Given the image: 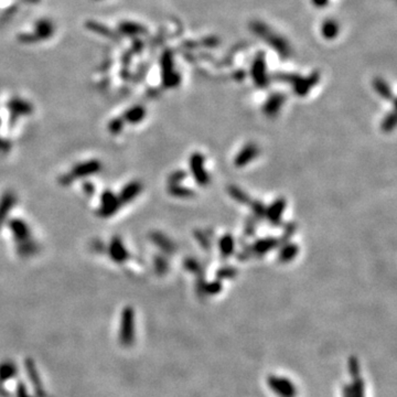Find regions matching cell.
Here are the masks:
<instances>
[{
  "label": "cell",
  "instance_id": "1",
  "mask_svg": "<svg viewBox=\"0 0 397 397\" xmlns=\"http://www.w3.org/2000/svg\"><path fill=\"white\" fill-rule=\"evenodd\" d=\"M190 172L200 187H207L210 183V174L205 169V158L201 152H193L189 161Z\"/></svg>",
  "mask_w": 397,
  "mask_h": 397
},
{
  "label": "cell",
  "instance_id": "2",
  "mask_svg": "<svg viewBox=\"0 0 397 397\" xmlns=\"http://www.w3.org/2000/svg\"><path fill=\"white\" fill-rule=\"evenodd\" d=\"M287 206V201L285 198L280 197L274 200L270 206L266 209L265 218L272 227H280L283 224L284 212Z\"/></svg>",
  "mask_w": 397,
  "mask_h": 397
},
{
  "label": "cell",
  "instance_id": "3",
  "mask_svg": "<svg viewBox=\"0 0 397 397\" xmlns=\"http://www.w3.org/2000/svg\"><path fill=\"white\" fill-rule=\"evenodd\" d=\"M279 245H280V243H279L278 237L268 236V237L258 238V240H256L252 244V245H249V246H250V250H252L253 256H256V257H261V256H264V255L270 253L271 250L279 247Z\"/></svg>",
  "mask_w": 397,
  "mask_h": 397
},
{
  "label": "cell",
  "instance_id": "4",
  "mask_svg": "<svg viewBox=\"0 0 397 397\" xmlns=\"http://www.w3.org/2000/svg\"><path fill=\"white\" fill-rule=\"evenodd\" d=\"M259 152L260 149L257 145L249 143L244 146V147L240 150V152L235 156L234 164L237 168L245 167L259 156Z\"/></svg>",
  "mask_w": 397,
  "mask_h": 397
},
{
  "label": "cell",
  "instance_id": "5",
  "mask_svg": "<svg viewBox=\"0 0 397 397\" xmlns=\"http://www.w3.org/2000/svg\"><path fill=\"white\" fill-rule=\"evenodd\" d=\"M299 253V247L297 244L289 242H286L284 244H280L279 250H278V260L282 264H287L294 260Z\"/></svg>",
  "mask_w": 397,
  "mask_h": 397
},
{
  "label": "cell",
  "instance_id": "6",
  "mask_svg": "<svg viewBox=\"0 0 397 397\" xmlns=\"http://www.w3.org/2000/svg\"><path fill=\"white\" fill-rule=\"evenodd\" d=\"M217 246H218L219 254H221L224 258L231 257V256L234 254L235 246H236L233 235L228 233V234H224L222 237H219L217 242Z\"/></svg>",
  "mask_w": 397,
  "mask_h": 397
},
{
  "label": "cell",
  "instance_id": "7",
  "mask_svg": "<svg viewBox=\"0 0 397 397\" xmlns=\"http://www.w3.org/2000/svg\"><path fill=\"white\" fill-rule=\"evenodd\" d=\"M228 193L232 199L240 204L249 205L250 202H252V198L249 197L248 193H246L243 189L238 188L234 185H231L228 187Z\"/></svg>",
  "mask_w": 397,
  "mask_h": 397
},
{
  "label": "cell",
  "instance_id": "8",
  "mask_svg": "<svg viewBox=\"0 0 397 397\" xmlns=\"http://www.w3.org/2000/svg\"><path fill=\"white\" fill-rule=\"evenodd\" d=\"M152 241L155 242L156 245L160 247L163 252L166 253H172L175 249L174 244L171 242L167 236H164L161 233H154L152 234Z\"/></svg>",
  "mask_w": 397,
  "mask_h": 397
},
{
  "label": "cell",
  "instance_id": "9",
  "mask_svg": "<svg viewBox=\"0 0 397 397\" xmlns=\"http://www.w3.org/2000/svg\"><path fill=\"white\" fill-rule=\"evenodd\" d=\"M169 192L173 197L180 198V199H190L193 198L195 192L191 190L190 188L183 187L181 185H171L169 188Z\"/></svg>",
  "mask_w": 397,
  "mask_h": 397
},
{
  "label": "cell",
  "instance_id": "10",
  "mask_svg": "<svg viewBox=\"0 0 397 397\" xmlns=\"http://www.w3.org/2000/svg\"><path fill=\"white\" fill-rule=\"evenodd\" d=\"M183 267L185 270H187L189 273L197 275V276H201L203 275V267L202 264L197 259L193 257H188L183 261Z\"/></svg>",
  "mask_w": 397,
  "mask_h": 397
},
{
  "label": "cell",
  "instance_id": "11",
  "mask_svg": "<svg viewBox=\"0 0 397 397\" xmlns=\"http://www.w3.org/2000/svg\"><path fill=\"white\" fill-rule=\"evenodd\" d=\"M249 206H250V210H252V213H253L252 216L256 219V221L259 222V221H261V219L265 218L267 206L262 203L261 201H259V200L253 201L252 200V202H250Z\"/></svg>",
  "mask_w": 397,
  "mask_h": 397
},
{
  "label": "cell",
  "instance_id": "12",
  "mask_svg": "<svg viewBox=\"0 0 397 397\" xmlns=\"http://www.w3.org/2000/svg\"><path fill=\"white\" fill-rule=\"evenodd\" d=\"M193 236L195 238V241H197L199 245L201 246V248L204 249V250L211 249V246H212L211 238L209 235L205 233V232L201 231V230H195L193 232Z\"/></svg>",
  "mask_w": 397,
  "mask_h": 397
},
{
  "label": "cell",
  "instance_id": "13",
  "mask_svg": "<svg viewBox=\"0 0 397 397\" xmlns=\"http://www.w3.org/2000/svg\"><path fill=\"white\" fill-rule=\"evenodd\" d=\"M237 270L233 266H222L216 271V279L224 280V279H232L236 277Z\"/></svg>",
  "mask_w": 397,
  "mask_h": 397
},
{
  "label": "cell",
  "instance_id": "14",
  "mask_svg": "<svg viewBox=\"0 0 397 397\" xmlns=\"http://www.w3.org/2000/svg\"><path fill=\"white\" fill-rule=\"evenodd\" d=\"M296 231H297V224L295 222L286 223L285 227H284L283 234H282V236L279 237V243L284 244L286 242H289L290 238L295 235Z\"/></svg>",
  "mask_w": 397,
  "mask_h": 397
},
{
  "label": "cell",
  "instance_id": "15",
  "mask_svg": "<svg viewBox=\"0 0 397 397\" xmlns=\"http://www.w3.org/2000/svg\"><path fill=\"white\" fill-rule=\"evenodd\" d=\"M256 231H257V221L253 216L247 217L244 225V235L252 237L256 234Z\"/></svg>",
  "mask_w": 397,
  "mask_h": 397
},
{
  "label": "cell",
  "instance_id": "16",
  "mask_svg": "<svg viewBox=\"0 0 397 397\" xmlns=\"http://www.w3.org/2000/svg\"><path fill=\"white\" fill-rule=\"evenodd\" d=\"M280 104H282V99H280L279 96L275 97V99L271 100L270 102L267 103V105H266V107H265V112H266L268 115H271V116L275 115V114L277 113L278 109H279Z\"/></svg>",
  "mask_w": 397,
  "mask_h": 397
},
{
  "label": "cell",
  "instance_id": "17",
  "mask_svg": "<svg viewBox=\"0 0 397 397\" xmlns=\"http://www.w3.org/2000/svg\"><path fill=\"white\" fill-rule=\"evenodd\" d=\"M187 177H188V173L186 172L185 170H177V171H174L173 173H171L170 178H169L170 186L171 185H180V183L183 180L187 179Z\"/></svg>",
  "mask_w": 397,
  "mask_h": 397
},
{
  "label": "cell",
  "instance_id": "18",
  "mask_svg": "<svg viewBox=\"0 0 397 397\" xmlns=\"http://www.w3.org/2000/svg\"><path fill=\"white\" fill-rule=\"evenodd\" d=\"M395 124H396V118L394 113H392L386 116V118L383 120L382 129L386 133H390L395 128Z\"/></svg>",
  "mask_w": 397,
  "mask_h": 397
},
{
  "label": "cell",
  "instance_id": "19",
  "mask_svg": "<svg viewBox=\"0 0 397 397\" xmlns=\"http://www.w3.org/2000/svg\"><path fill=\"white\" fill-rule=\"evenodd\" d=\"M250 257H253L252 250H250V246L249 245H243L242 249L237 253V259L241 260V261H245V260L249 259Z\"/></svg>",
  "mask_w": 397,
  "mask_h": 397
},
{
  "label": "cell",
  "instance_id": "20",
  "mask_svg": "<svg viewBox=\"0 0 397 397\" xmlns=\"http://www.w3.org/2000/svg\"><path fill=\"white\" fill-rule=\"evenodd\" d=\"M156 268H157L158 273H160V274H163L164 272H166L167 268H168L166 259L162 258V257H157V259H156Z\"/></svg>",
  "mask_w": 397,
  "mask_h": 397
}]
</instances>
